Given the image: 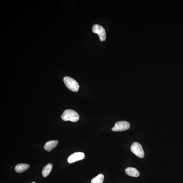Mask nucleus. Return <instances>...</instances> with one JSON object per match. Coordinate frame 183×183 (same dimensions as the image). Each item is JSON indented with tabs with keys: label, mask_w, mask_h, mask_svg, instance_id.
<instances>
[{
	"label": "nucleus",
	"mask_w": 183,
	"mask_h": 183,
	"mask_svg": "<svg viewBox=\"0 0 183 183\" xmlns=\"http://www.w3.org/2000/svg\"><path fill=\"white\" fill-rule=\"evenodd\" d=\"M61 117L64 121H70L73 122H77L79 119V116L77 112L70 109L64 111Z\"/></svg>",
	"instance_id": "nucleus-1"
},
{
	"label": "nucleus",
	"mask_w": 183,
	"mask_h": 183,
	"mask_svg": "<svg viewBox=\"0 0 183 183\" xmlns=\"http://www.w3.org/2000/svg\"><path fill=\"white\" fill-rule=\"evenodd\" d=\"M63 82L69 89L73 92H78L79 86L78 83L75 80L69 77H66L63 78Z\"/></svg>",
	"instance_id": "nucleus-2"
},
{
	"label": "nucleus",
	"mask_w": 183,
	"mask_h": 183,
	"mask_svg": "<svg viewBox=\"0 0 183 183\" xmlns=\"http://www.w3.org/2000/svg\"><path fill=\"white\" fill-rule=\"evenodd\" d=\"M131 150L132 152L138 157L143 158L144 156V153L143 148L141 144L137 142H134L131 147Z\"/></svg>",
	"instance_id": "nucleus-3"
},
{
	"label": "nucleus",
	"mask_w": 183,
	"mask_h": 183,
	"mask_svg": "<svg viewBox=\"0 0 183 183\" xmlns=\"http://www.w3.org/2000/svg\"><path fill=\"white\" fill-rule=\"evenodd\" d=\"M92 31L98 35L101 42L105 41L106 33L105 30L102 26L98 24L95 25L92 28Z\"/></svg>",
	"instance_id": "nucleus-4"
},
{
	"label": "nucleus",
	"mask_w": 183,
	"mask_h": 183,
	"mask_svg": "<svg viewBox=\"0 0 183 183\" xmlns=\"http://www.w3.org/2000/svg\"><path fill=\"white\" fill-rule=\"evenodd\" d=\"M129 122L126 121H120L116 122L114 127L112 129L114 132H120L125 131L129 129L130 128Z\"/></svg>",
	"instance_id": "nucleus-5"
},
{
	"label": "nucleus",
	"mask_w": 183,
	"mask_h": 183,
	"mask_svg": "<svg viewBox=\"0 0 183 183\" xmlns=\"http://www.w3.org/2000/svg\"><path fill=\"white\" fill-rule=\"evenodd\" d=\"M85 155L84 153L81 152H75L71 154L68 159V161L69 163H72L76 161L83 160L85 158Z\"/></svg>",
	"instance_id": "nucleus-6"
},
{
	"label": "nucleus",
	"mask_w": 183,
	"mask_h": 183,
	"mask_svg": "<svg viewBox=\"0 0 183 183\" xmlns=\"http://www.w3.org/2000/svg\"><path fill=\"white\" fill-rule=\"evenodd\" d=\"M58 144V141L57 140L47 141L45 144L44 146V149L45 150L50 152L55 148Z\"/></svg>",
	"instance_id": "nucleus-7"
},
{
	"label": "nucleus",
	"mask_w": 183,
	"mask_h": 183,
	"mask_svg": "<svg viewBox=\"0 0 183 183\" xmlns=\"http://www.w3.org/2000/svg\"><path fill=\"white\" fill-rule=\"evenodd\" d=\"M125 172L128 175L131 177H138L140 175L138 170L134 168H127L125 170Z\"/></svg>",
	"instance_id": "nucleus-8"
},
{
	"label": "nucleus",
	"mask_w": 183,
	"mask_h": 183,
	"mask_svg": "<svg viewBox=\"0 0 183 183\" xmlns=\"http://www.w3.org/2000/svg\"><path fill=\"white\" fill-rule=\"evenodd\" d=\"M30 167L29 165L27 164H19L16 166L15 171L18 173H21L25 171Z\"/></svg>",
	"instance_id": "nucleus-9"
},
{
	"label": "nucleus",
	"mask_w": 183,
	"mask_h": 183,
	"mask_svg": "<svg viewBox=\"0 0 183 183\" xmlns=\"http://www.w3.org/2000/svg\"><path fill=\"white\" fill-rule=\"evenodd\" d=\"M52 167L53 165L51 163H49L44 168L42 171V175L44 177L48 176L52 171Z\"/></svg>",
	"instance_id": "nucleus-10"
},
{
	"label": "nucleus",
	"mask_w": 183,
	"mask_h": 183,
	"mask_svg": "<svg viewBox=\"0 0 183 183\" xmlns=\"http://www.w3.org/2000/svg\"><path fill=\"white\" fill-rule=\"evenodd\" d=\"M104 179L103 174H101L93 178L91 181V183H103Z\"/></svg>",
	"instance_id": "nucleus-11"
},
{
	"label": "nucleus",
	"mask_w": 183,
	"mask_h": 183,
	"mask_svg": "<svg viewBox=\"0 0 183 183\" xmlns=\"http://www.w3.org/2000/svg\"><path fill=\"white\" fill-rule=\"evenodd\" d=\"M36 183L35 182H33L32 183Z\"/></svg>",
	"instance_id": "nucleus-12"
}]
</instances>
